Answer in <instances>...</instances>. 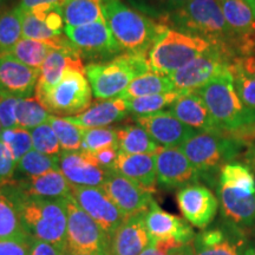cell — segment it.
Segmentation results:
<instances>
[{
  "label": "cell",
  "mask_w": 255,
  "mask_h": 255,
  "mask_svg": "<svg viewBox=\"0 0 255 255\" xmlns=\"http://www.w3.org/2000/svg\"><path fill=\"white\" fill-rule=\"evenodd\" d=\"M133 122L145 129L158 145L167 148H180L183 143L197 133L196 130L177 120L169 110L133 117Z\"/></svg>",
  "instance_id": "e0dca14e"
},
{
  "label": "cell",
  "mask_w": 255,
  "mask_h": 255,
  "mask_svg": "<svg viewBox=\"0 0 255 255\" xmlns=\"http://www.w3.org/2000/svg\"><path fill=\"white\" fill-rule=\"evenodd\" d=\"M68 0H20V4H19V7H20L23 11H30L33 7L39 5H47V4H55V5H60L63 6L66 4Z\"/></svg>",
  "instance_id": "f5cc1de1"
},
{
  "label": "cell",
  "mask_w": 255,
  "mask_h": 255,
  "mask_svg": "<svg viewBox=\"0 0 255 255\" xmlns=\"http://www.w3.org/2000/svg\"><path fill=\"white\" fill-rule=\"evenodd\" d=\"M64 32L82 58L92 63L107 62L123 53L105 19L82 26H65Z\"/></svg>",
  "instance_id": "8fae6325"
},
{
  "label": "cell",
  "mask_w": 255,
  "mask_h": 255,
  "mask_svg": "<svg viewBox=\"0 0 255 255\" xmlns=\"http://www.w3.org/2000/svg\"><path fill=\"white\" fill-rule=\"evenodd\" d=\"M150 71L148 57L122 53L101 63H90L85 73L92 94L98 100L120 97L133 79Z\"/></svg>",
  "instance_id": "5b68a950"
},
{
  "label": "cell",
  "mask_w": 255,
  "mask_h": 255,
  "mask_svg": "<svg viewBox=\"0 0 255 255\" xmlns=\"http://www.w3.org/2000/svg\"><path fill=\"white\" fill-rule=\"evenodd\" d=\"M63 255H92V254H83V253H73V252L64 251Z\"/></svg>",
  "instance_id": "11a10c76"
},
{
  "label": "cell",
  "mask_w": 255,
  "mask_h": 255,
  "mask_svg": "<svg viewBox=\"0 0 255 255\" xmlns=\"http://www.w3.org/2000/svg\"><path fill=\"white\" fill-rule=\"evenodd\" d=\"M63 11L65 26H82L104 19L102 0H68Z\"/></svg>",
  "instance_id": "4dcf8cb0"
},
{
  "label": "cell",
  "mask_w": 255,
  "mask_h": 255,
  "mask_svg": "<svg viewBox=\"0 0 255 255\" xmlns=\"http://www.w3.org/2000/svg\"><path fill=\"white\" fill-rule=\"evenodd\" d=\"M102 9L108 27L123 53L148 57L152 45L168 27L122 0H102Z\"/></svg>",
  "instance_id": "6da1fadb"
},
{
  "label": "cell",
  "mask_w": 255,
  "mask_h": 255,
  "mask_svg": "<svg viewBox=\"0 0 255 255\" xmlns=\"http://www.w3.org/2000/svg\"><path fill=\"white\" fill-rule=\"evenodd\" d=\"M128 114L126 100L116 97L91 104L83 113L64 119L83 129H90L109 127L110 124L122 121Z\"/></svg>",
  "instance_id": "484cf974"
},
{
  "label": "cell",
  "mask_w": 255,
  "mask_h": 255,
  "mask_svg": "<svg viewBox=\"0 0 255 255\" xmlns=\"http://www.w3.org/2000/svg\"><path fill=\"white\" fill-rule=\"evenodd\" d=\"M27 235L14 201L0 187V239L23 238Z\"/></svg>",
  "instance_id": "1f68e13d"
},
{
  "label": "cell",
  "mask_w": 255,
  "mask_h": 255,
  "mask_svg": "<svg viewBox=\"0 0 255 255\" xmlns=\"http://www.w3.org/2000/svg\"><path fill=\"white\" fill-rule=\"evenodd\" d=\"M193 246L195 255H246L251 247L244 229L228 222L196 234Z\"/></svg>",
  "instance_id": "9a60e30c"
},
{
  "label": "cell",
  "mask_w": 255,
  "mask_h": 255,
  "mask_svg": "<svg viewBox=\"0 0 255 255\" xmlns=\"http://www.w3.org/2000/svg\"><path fill=\"white\" fill-rule=\"evenodd\" d=\"M19 98L0 95V126L2 130L17 127L15 108Z\"/></svg>",
  "instance_id": "f6af8a7d"
},
{
  "label": "cell",
  "mask_w": 255,
  "mask_h": 255,
  "mask_svg": "<svg viewBox=\"0 0 255 255\" xmlns=\"http://www.w3.org/2000/svg\"><path fill=\"white\" fill-rule=\"evenodd\" d=\"M51 114L41 105L34 96L27 98H19L15 108L17 127L31 130L49 121Z\"/></svg>",
  "instance_id": "e575fe53"
},
{
  "label": "cell",
  "mask_w": 255,
  "mask_h": 255,
  "mask_svg": "<svg viewBox=\"0 0 255 255\" xmlns=\"http://www.w3.org/2000/svg\"><path fill=\"white\" fill-rule=\"evenodd\" d=\"M169 111L181 122L197 132L226 133L213 120L208 108L196 91L183 94L169 107Z\"/></svg>",
  "instance_id": "603a6c76"
},
{
  "label": "cell",
  "mask_w": 255,
  "mask_h": 255,
  "mask_svg": "<svg viewBox=\"0 0 255 255\" xmlns=\"http://www.w3.org/2000/svg\"><path fill=\"white\" fill-rule=\"evenodd\" d=\"M2 5H4V0H0V14H1V9H2Z\"/></svg>",
  "instance_id": "91938a15"
},
{
  "label": "cell",
  "mask_w": 255,
  "mask_h": 255,
  "mask_svg": "<svg viewBox=\"0 0 255 255\" xmlns=\"http://www.w3.org/2000/svg\"><path fill=\"white\" fill-rule=\"evenodd\" d=\"M180 246H182V244L175 240L151 241L139 255H171L173 251Z\"/></svg>",
  "instance_id": "681fc988"
},
{
  "label": "cell",
  "mask_w": 255,
  "mask_h": 255,
  "mask_svg": "<svg viewBox=\"0 0 255 255\" xmlns=\"http://www.w3.org/2000/svg\"><path fill=\"white\" fill-rule=\"evenodd\" d=\"M21 19L23 11L19 6L0 14V56L23 38Z\"/></svg>",
  "instance_id": "836d02e7"
},
{
  "label": "cell",
  "mask_w": 255,
  "mask_h": 255,
  "mask_svg": "<svg viewBox=\"0 0 255 255\" xmlns=\"http://www.w3.org/2000/svg\"><path fill=\"white\" fill-rule=\"evenodd\" d=\"M248 1H250V2H251L252 7H253V9H254V12H255V0H248Z\"/></svg>",
  "instance_id": "680465c9"
},
{
  "label": "cell",
  "mask_w": 255,
  "mask_h": 255,
  "mask_svg": "<svg viewBox=\"0 0 255 255\" xmlns=\"http://www.w3.org/2000/svg\"><path fill=\"white\" fill-rule=\"evenodd\" d=\"M114 145H119L116 128L104 127L83 129V151L94 154V152L100 151L102 149Z\"/></svg>",
  "instance_id": "74e56055"
},
{
  "label": "cell",
  "mask_w": 255,
  "mask_h": 255,
  "mask_svg": "<svg viewBox=\"0 0 255 255\" xmlns=\"http://www.w3.org/2000/svg\"><path fill=\"white\" fill-rule=\"evenodd\" d=\"M251 158H252V161H253V163L255 164V151L253 150V149H252V154H251Z\"/></svg>",
  "instance_id": "6f0895ef"
},
{
  "label": "cell",
  "mask_w": 255,
  "mask_h": 255,
  "mask_svg": "<svg viewBox=\"0 0 255 255\" xmlns=\"http://www.w3.org/2000/svg\"><path fill=\"white\" fill-rule=\"evenodd\" d=\"M64 251L50 242L31 239L30 255H63Z\"/></svg>",
  "instance_id": "f907efd6"
},
{
  "label": "cell",
  "mask_w": 255,
  "mask_h": 255,
  "mask_svg": "<svg viewBox=\"0 0 255 255\" xmlns=\"http://www.w3.org/2000/svg\"><path fill=\"white\" fill-rule=\"evenodd\" d=\"M171 255H195L193 241L189 242V244L182 245V246H180L178 248H176V250H174Z\"/></svg>",
  "instance_id": "db71d44e"
},
{
  "label": "cell",
  "mask_w": 255,
  "mask_h": 255,
  "mask_svg": "<svg viewBox=\"0 0 255 255\" xmlns=\"http://www.w3.org/2000/svg\"><path fill=\"white\" fill-rule=\"evenodd\" d=\"M237 65L245 73L255 79V55L246 56V57H239V58L233 59Z\"/></svg>",
  "instance_id": "816d5d0a"
},
{
  "label": "cell",
  "mask_w": 255,
  "mask_h": 255,
  "mask_svg": "<svg viewBox=\"0 0 255 255\" xmlns=\"http://www.w3.org/2000/svg\"><path fill=\"white\" fill-rule=\"evenodd\" d=\"M12 186L25 195L41 197V199H66L71 196L72 184L66 180L59 169L51 170L39 176L25 177L19 181H12Z\"/></svg>",
  "instance_id": "d4e9b609"
},
{
  "label": "cell",
  "mask_w": 255,
  "mask_h": 255,
  "mask_svg": "<svg viewBox=\"0 0 255 255\" xmlns=\"http://www.w3.org/2000/svg\"><path fill=\"white\" fill-rule=\"evenodd\" d=\"M245 144L231 133L197 132L180 149L199 171L201 180L213 182L223 165L231 163L240 155Z\"/></svg>",
  "instance_id": "8992f818"
},
{
  "label": "cell",
  "mask_w": 255,
  "mask_h": 255,
  "mask_svg": "<svg viewBox=\"0 0 255 255\" xmlns=\"http://www.w3.org/2000/svg\"><path fill=\"white\" fill-rule=\"evenodd\" d=\"M154 155L157 183L161 187L181 189L189 184L199 183L200 173L178 146H159Z\"/></svg>",
  "instance_id": "5bb4252c"
},
{
  "label": "cell",
  "mask_w": 255,
  "mask_h": 255,
  "mask_svg": "<svg viewBox=\"0 0 255 255\" xmlns=\"http://www.w3.org/2000/svg\"><path fill=\"white\" fill-rule=\"evenodd\" d=\"M59 170L76 187H102L109 170L98 165L91 152L63 151L59 155Z\"/></svg>",
  "instance_id": "d6986e66"
},
{
  "label": "cell",
  "mask_w": 255,
  "mask_h": 255,
  "mask_svg": "<svg viewBox=\"0 0 255 255\" xmlns=\"http://www.w3.org/2000/svg\"><path fill=\"white\" fill-rule=\"evenodd\" d=\"M59 169V155L51 156L32 149L17 163V170L25 177L39 176L51 170Z\"/></svg>",
  "instance_id": "8d00e7d4"
},
{
  "label": "cell",
  "mask_w": 255,
  "mask_h": 255,
  "mask_svg": "<svg viewBox=\"0 0 255 255\" xmlns=\"http://www.w3.org/2000/svg\"><path fill=\"white\" fill-rule=\"evenodd\" d=\"M30 132L34 150L51 156H58L63 152L56 132L49 122L33 128Z\"/></svg>",
  "instance_id": "ab89813d"
},
{
  "label": "cell",
  "mask_w": 255,
  "mask_h": 255,
  "mask_svg": "<svg viewBox=\"0 0 255 255\" xmlns=\"http://www.w3.org/2000/svg\"><path fill=\"white\" fill-rule=\"evenodd\" d=\"M114 171L136 181L149 189H154L157 184L156 163L154 154H126L120 151Z\"/></svg>",
  "instance_id": "83f0119b"
},
{
  "label": "cell",
  "mask_w": 255,
  "mask_h": 255,
  "mask_svg": "<svg viewBox=\"0 0 255 255\" xmlns=\"http://www.w3.org/2000/svg\"><path fill=\"white\" fill-rule=\"evenodd\" d=\"M120 151L126 154H155L158 145L145 129L135 122L116 127Z\"/></svg>",
  "instance_id": "f1b7e54d"
},
{
  "label": "cell",
  "mask_w": 255,
  "mask_h": 255,
  "mask_svg": "<svg viewBox=\"0 0 255 255\" xmlns=\"http://www.w3.org/2000/svg\"><path fill=\"white\" fill-rule=\"evenodd\" d=\"M30 12L40 21H43L51 31L62 34L63 26L65 25L63 6L55 4L39 5L30 9Z\"/></svg>",
  "instance_id": "b9f144b4"
},
{
  "label": "cell",
  "mask_w": 255,
  "mask_h": 255,
  "mask_svg": "<svg viewBox=\"0 0 255 255\" xmlns=\"http://www.w3.org/2000/svg\"><path fill=\"white\" fill-rule=\"evenodd\" d=\"M246 255H255V251H254L253 246L250 247V250L247 251V254H246Z\"/></svg>",
  "instance_id": "9f6ffc18"
},
{
  "label": "cell",
  "mask_w": 255,
  "mask_h": 255,
  "mask_svg": "<svg viewBox=\"0 0 255 255\" xmlns=\"http://www.w3.org/2000/svg\"><path fill=\"white\" fill-rule=\"evenodd\" d=\"M229 70L234 78V87L240 100L248 108L255 110V79L242 71L234 62H232Z\"/></svg>",
  "instance_id": "60d3db41"
},
{
  "label": "cell",
  "mask_w": 255,
  "mask_h": 255,
  "mask_svg": "<svg viewBox=\"0 0 255 255\" xmlns=\"http://www.w3.org/2000/svg\"><path fill=\"white\" fill-rule=\"evenodd\" d=\"M39 75V69L30 68L11 56H0V95L32 97Z\"/></svg>",
  "instance_id": "44dd1931"
},
{
  "label": "cell",
  "mask_w": 255,
  "mask_h": 255,
  "mask_svg": "<svg viewBox=\"0 0 255 255\" xmlns=\"http://www.w3.org/2000/svg\"><path fill=\"white\" fill-rule=\"evenodd\" d=\"M253 248H254V251H255V246H253Z\"/></svg>",
  "instance_id": "6125c7cd"
},
{
  "label": "cell",
  "mask_w": 255,
  "mask_h": 255,
  "mask_svg": "<svg viewBox=\"0 0 255 255\" xmlns=\"http://www.w3.org/2000/svg\"><path fill=\"white\" fill-rule=\"evenodd\" d=\"M218 195L228 223L242 229L255 225V189L218 183Z\"/></svg>",
  "instance_id": "ac0fdd59"
},
{
  "label": "cell",
  "mask_w": 255,
  "mask_h": 255,
  "mask_svg": "<svg viewBox=\"0 0 255 255\" xmlns=\"http://www.w3.org/2000/svg\"><path fill=\"white\" fill-rule=\"evenodd\" d=\"M170 91H175L170 76L162 75V73L150 70L144 75L133 79L120 97L128 101L133 100V98L144 97V96L164 94V92Z\"/></svg>",
  "instance_id": "f546056e"
},
{
  "label": "cell",
  "mask_w": 255,
  "mask_h": 255,
  "mask_svg": "<svg viewBox=\"0 0 255 255\" xmlns=\"http://www.w3.org/2000/svg\"><path fill=\"white\" fill-rule=\"evenodd\" d=\"M215 44L205 38L167 27L148 53L151 71L171 76Z\"/></svg>",
  "instance_id": "52a82bcc"
},
{
  "label": "cell",
  "mask_w": 255,
  "mask_h": 255,
  "mask_svg": "<svg viewBox=\"0 0 255 255\" xmlns=\"http://www.w3.org/2000/svg\"><path fill=\"white\" fill-rule=\"evenodd\" d=\"M102 188L126 218L146 213L154 201V189H149L114 170H109Z\"/></svg>",
  "instance_id": "7c38bea8"
},
{
  "label": "cell",
  "mask_w": 255,
  "mask_h": 255,
  "mask_svg": "<svg viewBox=\"0 0 255 255\" xmlns=\"http://www.w3.org/2000/svg\"><path fill=\"white\" fill-rule=\"evenodd\" d=\"M92 95L87 73L70 69L55 88L37 100L50 114L69 117L87 110L91 105Z\"/></svg>",
  "instance_id": "9c48e42d"
},
{
  "label": "cell",
  "mask_w": 255,
  "mask_h": 255,
  "mask_svg": "<svg viewBox=\"0 0 255 255\" xmlns=\"http://www.w3.org/2000/svg\"><path fill=\"white\" fill-rule=\"evenodd\" d=\"M31 237L0 239V255H30Z\"/></svg>",
  "instance_id": "bcb514c9"
},
{
  "label": "cell",
  "mask_w": 255,
  "mask_h": 255,
  "mask_svg": "<svg viewBox=\"0 0 255 255\" xmlns=\"http://www.w3.org/2000/svg\"><path fill=\"white\" fill-rule=\"evenodd\" d=\"M47 122L56 132L62 151H82L83 128L75 126L64 117L56 116V115H51Z\"/></svg>",
  "instance_id": "d590c367"
},
{
  "label": "cell",
  "mask_w": 255,
  "mask_h": 255,
  "mask_svg": "<svg viewBox=\"0 0 255 255\" xmlns=\"http://www.w3.org/2000/svg\"><path fill=\"white\" fill-rule=\"evenodd\" d=\"M71 196L111 238L127 218L102 187L72 186Z\"/></svg>",
  "instance_id": "4fadbf2b"
},
{
  "label": "cell",
  "mask_w": 255,
  "mask_h": 255,
  "mask_svg": "<svg viewBox=\"0 0 255 255\" xmlns=\"http://www.w3.org/2000/svg\"><path fill=\"white\" fill-rule=\"evenodd\" d=\"M145 227L151 241L175 240L189 244L195 238V232L186 219H181L165 212L154 200L145 213Z\"/></svg>",
  "instance_id": "ffe728a7"
},
{
  "label": "cell",
  "mask_w": 255,
  "mask_h": 255,
  "mask_svg": "<svg viewBox=\"0 0 255 255\" xmlns=\"http://www.w3.org/2000/svg\"><path fill=\"white\" fill-rule=\"evenodd\" d=\"M120 148L119 145L108 146V148L102 149V150L94 152V157L98 165L105 170H114V165L116 163V159L119 157Z\"/></svg>",
  "instance_id": "c3c4849f"
},
{
  "label": "cell",
  "mask_w": 255,
  "mask_h": 255,
  "mask_svg": "<svg viewBox=\"0 0 255 255\" xmlns=\"http://www.w3.org/2000/svg\"><path fill=\"white\" fill-rule=\"evenodd\" d=\"M0 138L7 145L17 163L19 159L33 149L30 130L23 129V128L15 127L12 129L1 130Z\"/></svg>",
  "instance_id": "f35d334b"
},
{
  "label": "cell",
  "mask_w": 255,
  "mask_h": 255,
  "mask_svg": "<svg viewBox=\"0 0 255 255\" xmlns=\"http://www.w3.org/2000/svg\"><path fill=\"white\" fill-rule=\"evenodd\" d=\"M1 188L14 201L25 231L31 238L50 242L65 251L68 213L64 199L28 196L12 184Z\"/></svg>",
  "instance_id": "7a4b0ae2"
},
{
  "label": "cell",
  "mask_w": 255,
  "mask_h": 255,
  "mask_svg": "<svg viewBox=\"0 0 255 255\" xmlns=\"http://www.w3.org/2000/svg\"><path fill=\"white\" fill-rule=\"evenodd\" d=\"M196 92L206 103L221 131L231 133L255 123V110L248 108L240 100L229 69L220 73Z\"/></svg>",
  "instance_id": "277c9868"
},
{
  "label": "cell",
  "mask_w": 255,
  "mask_h": 255,
  "mask_svg": "<svg viewBox=\"0 0 255 255\" xmlns=\"http://www.w3.org/2000/svg\"><path fill=\"white\" fill-rule=\"evenodd\" d=\"M21 28H23V38H28V39L50 40L60 36L59 33L51 31L43 21L34 17L30 11H23Z\"/></svg>",
  "instance_id": "7bdbcfd3"
},
{
  "label": "cell",
  "mask_w": 255,
  "mask_h": 255,
  "mask_svg": "<svg viewBox=\"0 0 255 255\" xmlns=\"http://www.w3.org/2000/svg\"><path fill=\"white\" fill-rule=\"evenodd\" d=\"M189 0H149L148 11L155 14L157 20H161L165 15L182 7Z\"/></svg>",
  "instance_id": "7dc6e473"
},
{
  "label": "cell",
  "mask_w": 255,
  "mask_h": 255,
  "mask_svg": "<svg viewBox=\"0 0 255 255\" xmlns=\"http://www.w3.org/2000/svg\"><path fill=\"white\" fill-rule=\"evenodd\" d=\"M145 213L129 216L110 238L109 255H139L150 245Z\"/></svg>",
  "instance_id": "cb8c5ba5"
},
{
  "label": "cell",
  "mask_w": 255,
  "mask_h": 255,
  "mask_svg": "<svg viewBox=\"0 0 255 255\" xmlns=\"http://www.w3.org/2000/svg\"><path fill=\"white\" fill-rule=\"evenodd\" d=\"M183 92L170 91L164 94L144 96V97L133 98V100L126 101L128 113L131 114L133 117L146 116L163 111L165 108H169L175 101L178 100Z\"/></svg>",
  "instance_id": "d6a6232c"
},
{
  "label": "cell",
  "mask_w": 255,
  "mask_h": 255,
  "mask_svg": "<svg viewBox=\"0 0 255 255\" xmlns=\"http://www.w3.org/2000/svg\"><path fill=\"white\" fill-rule=\"evenodd\" d=\"M233 59L232 53L226 47L213 45L170 76L175 91L187 94L199 90L220 73L229 69Z\"/></svg>",
  "instance_id": "30bf717a"
},
{
  "label": "cell",
  "mask_w": 255,
  "mask_h": 255,
  "mask_svg": "<svg viewBox=\"0 0 255 255\" xmlns=\"http://www.w3.org/2000/svg\"><path fill=\"white\" fill-rule=\"evenodd\" d=\"M161 21L175 30L226 47L233 58L237 57V39L226 23L219 0H189L182 7L162 18Z\"/></svg>",
  "instance_id": "3957f363"
},
{
  "label": "cell",
  "mask_w": 255,
  "mask_h": 255,
  "mask_svg": "<svg viewBox=\"0 0 255 255\" xmlns=\"http://www.w3.org/2000/svg\"><path fill=\"white\" fill-rule=\"evenodd\" d=\"M15 170H17V162L7 145L0 138V187L6 186L14 180Z\"/></svg>",
  "instance_id": "ee69618b"
},
{
  "label": "cell",
  "mask_w": 255,
  "mask_h": 255,
  "mask_svg": "<svg viewBox=\"0 0 255 255\" xmlns=\"http://www.w3.org/2000/svg\"><path fill=\"white\" fill-rule=\"evenodd\" d=\"M1 130H2V128H1V126H0V133H1Z\"/></svg>",
  "instance_id": "94428289"
},
{
  "label": "cell",
  "mask_w": 255,
  "mask_h": 255,
  "mask_svg": "<svg viewBox=\"0 0 255 255\" xmlns=\"http://www.w3.org/2000/svg\"><path fill=\"white\" fill-rule=\"evenodd\" d=\"M69 44L70 40L65 34L64 36L60 34L50 40H34L28 39V38H21L14 46L6 51L2 56H11L30 68L40 69L47 56L53 50L63 49Z\"/></svg>",
  "instance_id": "4316f807"
},
{
  "label": "cell",
  "mask_w": 255,
  "mask_h": 255,
  "mask_svg": "<svg viewBox=\"0 0 255 255\" xmlns=\"http://www.w3.org/2000/svg\"><path fill=\"white\" fill-rule=\"evenodd\" d=\"M68 213L65 251L73 253L109 255L110 238L72 196L64 199Z\"/></svg>",
  "instance_id": "ba28073f"
},
{
  "label": "cell",
  "mask_w": 255,
  "mask_h": 255,
  "mask_svg": "<svg viewBox=\"0 0 255 255\" xmlns=\"http://www.w3.org/2000/svg\"><path fill=\"white\" fill-rule=\"evenodd\" d=\"M70 69L85 72V66L83 65V58L77 50L70 43L63 49L53 50L47 56L45 62L40 66V75L38 79L34 97L40 98L47 94L51 89L55 88Z\"/></svg>",
  "instance_id": "7402d4cb"
},
{
  "label": "cell",
  "mask_w": 255,
  "mask_h": 255,
  "mask_svg": "<svg viewBox=\"0 0 255 255\" xmlns=\"http://www.w3.org/2000/svg\"><path fill=\"white\" fill-rule=\"evenodd\" d=\"M176 200L183 218L199 229L208 227L219 208L218 197L208 187L200 183L181 188L177 191Z\"/></svg>",
  "instance_id": "2e32d148"
}]
</instances>
